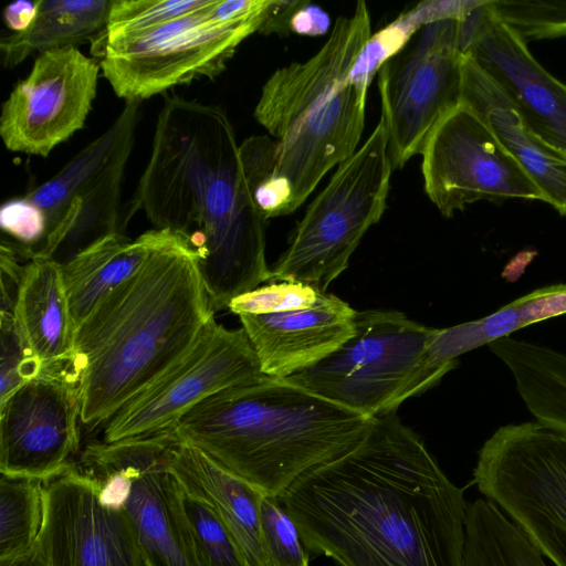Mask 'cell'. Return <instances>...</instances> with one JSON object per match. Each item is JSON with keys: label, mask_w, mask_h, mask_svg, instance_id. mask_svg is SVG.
Here are the masks:
<instances>
[{"label": "cell", "mask_w": 566, "mask_h": 566, "mask_svg": "<svg viewBox=\"0 0 566 566\" xmlns=\"http://www.w3.org/2000/svg\"><path fill=\"white\" fill-rule=\"evenodd\" d=\"M566 314V284L537 289L482 318L447 328H432L420 367L419 394L436 384L458 357L527 325Z\"/></svg>", "instance_id": "obj_22"}, {"label": "cell", "mask_w": 566, "mask_h": 566, "mask_svg": "<svg viewBox=\"0 0 566 566\" xmlns=\"http://www.w3.org/2000/svg\"><path fill=\"white\" fill-rule=\"evenodd\" d=\"M314 287L290 281H273L233 298L228 310L235 315L275 314L308 308L321 295Z\"/></svg>", "instance_id": "obj_34"}, {"label": "cell", "mask_w": 566, "mask_h": 566, "mask_svg": "<svg viewBox=\"0 0 566 566\" xmlns=\"http://www.w3.org/2000/svg\"><path fill=\"white\" fill-rule=\"evenodd\" d=\"M431 331L397 311L358 312L353 337L285 379L369 418L389 413L419 395Z\"/></svg>", "instance_id": "obj_9"}, {"label": "cell", "mask_w": 566, "mask_h": 566, "mask_svg": "<svg viewBox=\"0 0 566 566\" xmlns=\"http://www.w3.org/2000/svg\"><path fill=\"white\" fill-rule=\"evenodd\" d=\"M461 34L462 19L426 23L378 71L394 169L421 154L437 124L460 103Z\"/></svg>", "instance_id": "obj_12"}, {"label": "cell", "mask_w": 566, "mask_h": 566, "mask_svg": "<svg viewBox=\"0 0 566 566\" xmlns=\"http://www.w3.org/2000/svg\"><path fill=\"white\" fill-rule=\"evenodd\" d=\"M42 566H148L126 512L77 464L43 482Z\"/></svg>", "instance_id": "obj_15"}, {"label": "cell", "mask_w": 566, "mask_h": 566, "mask_svg": "<svg viewBox=\"0 0 566 566\" xmlns=\"http://www.w3.org/2000/svg\"><path fill=\"white\" fill-rule=\"evenodd\" d=\"M185 509L200 566H253L234 535L211 507L185 493Z\"/></svg>", "instance_id": "obj_30"}, {"label": "cell", "mask_w": 566, "mask_h": 566, "mask_svg": "<svg viewBox=\"0 0 566 566\" xmlns=\"http://www.w3.org/2000/svg\"><path fill=\"white\" fill-rule=\"evenodd\" d=\"M233 126L219 106L166 96L151 154L128 208L157 229L185 237L216 313L239 295L272 282L265 223L247 182Z\"/></svg>", "instance_id": "obj_2"}, {"label": "cell", "mask_w": 566, "mask_h": 566, "mask_svg": "<svg viewBox=\"0 0 566 566\" xmlns=\"http://www.w3.org/2000/svg\"><path fill=\"white\" fill-rule=\"evenodd\" d=\"M370 35L368 7L358 1L314 55L277 69L262 86L253 115L273 138L251 136L239 153L265 220L295 211L358 149L370 82L354 67Z\"/></svg>", "instance_id": "obj_3"}, {"label": "cell", "mask_w": 566, "mask_h": 566, "mask_svg": "<svg viewBox=\"0 0 566 566\" xmlns=\"http://www.w3.org/2000/svg\"><path fill=\"white\" fill-rule=\"evenodd\" d=\"M12 314L22 340L43 369L72 357L75 324L60 264L49 259L27 262Z\"/></svg>", "instance_id": "obj_23"}, {"label": "cell", "mask_w": 566, "mask_h": 566, "mask_svg": "<svg viewBox=\"0 0 566 566\" xmlns=\"http://www.w3.org/2000/svg\"><path fill=\"white\" fill-rule=\"evenodd\" d=\"M172 432L85 447L77 464L104 501L122 507L148 566H200L185 509V491L171 469Z\"/></svg>", "instance_id": "obj_7"}, {"label": "cell", "mask_w": 566, "mask_h": 566, "mask_svg": "<svg viewBox=\"0 0 566 566\" xmlns=\"http://www.w3.org/2000/svg\"><path fill=\"white\" fill-rule=\"evenodd\" d=\"M371 419L264 375L206 398L180 419L175 433L264 495L280 499L301 475L352 449Z\"/></svg>", "instance_id": "obj_5"}, {"label": "cell", "mask_w": 566, "mask_h": 566, "mask_svg": "<svg viewBox=\"0 0 566 566\" xmlns=\"http://www.w3.org/2000/svg\"><path fill=\"white\" fill-rule=\"evenodd\" d=\"M212 0H112L104 35L92 45L97 55L105 43L139 33L208 7Z\"/></svg>", "instance_id": "obj_29"}, {"label": "cell", "mask_w": 566, "mask_h": 566, "mask_svg": "<svg viewBox=\"0 0 566 566\" xmlns=\"http://www.w3.org/2000/svg\"><path fill=\"white\" fill-rule=\"evenodd\" d=\"M460 102L489 126L499 143L566 217V156L543 142L505 92L468 55L461 60Z\"/></svg>", "instance_id": "obj_20"}, {"label": "cell", "mask_w": 566, "mask_h": 566, "mask_svg": "<svg viewBox=\"0 0 566 566\" xmlns=\"http://www.w3.org/2000/svg\"><path fill=\"white\" fill-rule=\"evenodd\" d=\"M199 259L177 233L77 325L71 360L90 430L179 360L214 317Z\"/></svg>", "instance_id": "obj_4"}, {"label": "cell", "mask_w": 566, "mask_h": 566, "mask_svg": "<svg viewBox=\"0 0 566 566\" xmlns=\"http://www.w3.org/2000/svg\"><path fill=\"white\" fill-rule=\"evenodd\" d=\"M392 170L388 133L380 117L308 205L289 247L271 268L272 282H298L326 293L348 268L364 234L382 217Z\"/></svg>", "instance_id": "obj_6"}, {"label": "cell", "mask_w": 566, "mask_h": 566, "mask_svg": "<svg viewBox=\"0 0 566 566\" xmlns=\"http://www.w3.org/2000/svg\"><path fill=\"white\" fill-rule=\"evenodd\" d=\"M331 25L328 14L319 7L307 0H300L290 21V33L298 35H324Z\"/></svg>", "instance_id": "obj_36"}, {"label": "cell", "mask_w": 566, "mask_h": 566, "mask_svg": "<svg viewBox=\"0 0 566 566\" xmlns=\"http://www.w3.org/2000/svg\"><path fill=\"white\" fill-rule=\"evenodd\" d=\"M0 402L38 377L41 361L28 349L11 312H0Z\"/></svg>", "instance_id": "obj_35"}, {"label": "cell", "mask_w": 566, "mask_h": 566, "mask_svg": "<svg viewBox=\"0 0 566 566\" xmlns=\"http://www.w3.org/2000/svg\"><path fill=\"white\" fill-rule=\"evenodd\" d=\"M71 358L0 402V474L46 481L72 464L80 449L81 396Z\"/></svg>", "instance_id": "obj_16"}, {"label": "cell", "mask_w": 566, "mask_h": 566, "mask_svg": "<svg viewBox=\"0 0 566 566\" xmlns=\"http://www.w3.org/2000/svg\"><path fill=\"white\" fill-rule=\"evenodd\" d=\"M176 234L156 228L130 240L125 234L114 233L61 265L75 329L103 296L135 273L155 250Z\"/></svg>", "instance_id": "obj_24"}, {"label": "cell", "mask_w": 566, "mask_h": 566, "mask_svg": "<svg viewBox=\"0 0 566 566\" xmlns=\"http://www.w3.org/2000/svg\"><path fill=\"white\" fill-rule=\"evenodd\" d=\"M464 531L463 566H547L524 531L488 499L468 504Z\"/></svg>", "instance_id": "obj_27"}, {"label": "cell", "mask_w": 566, "mask_h": 566, "mask_svg": "<svg viewBox=\"0 0 566 566\" xmlns=\"http://www.w3.org/2000/svg\"><path fill=\"white\" fill-rule=\"evenodd\" d=\"M101 71L99 61L77 48L38 55L2 104L0 136L6 148L46 157L66 142L85 124Z\"/></svg>", "instance_id": "obj_17"}, {"label": "cell", "mask_w": 566, "mask_h": 566, "mask_svg": "<svg viewBox=\"0 0 566 566\" xmlns=\"http://www.w3.org/2000/svg\"><path fill=\"white\" fill-rule=\"evenodd\" d=\"M43 482L0 474V562L33 551L43 521Z\"/></svg>", "instance_id": "obj_28"}, {"label": "cell", "mask_w": 566, "mask_h": 566, "mask_svg": "<svg viewBox=\"0 0 566 566\" xmlns=\"http://www.w3.org/2000/svg\"><path fill=\"white\" fill-rule=\"evenodd\" d=\"M41 0H18L6 6L3 21L12 33L25 31L34 21Z\"/></svg>", "instance_id": "obj_38"}, {"label": "cell", "mask_w": 566, "mask_h": 566, "mask_svg": "<svg viewBox=\"0 0 566 566\" xmlns=\"http://www.w3.org/2000/svg\"><path fill=\"white\" fill-rule=\"evenodd\" d=\"M461 49L505 92L527 126L566 156V84L535 60L490 0L462 19Z\"/></svg>", "instance_id": "obj_18"}, {"label": "cell", "mask_w": 566, "mask_h": 566, "mask_svg": "<svg viewBox=\"0 0 566 566\" xmlns=\"http://www.w3.org/2000/svg\"><path fill=\"white\" fill-rule=\"evenodd\" d=\"M489 348L512 373L537 422L566 432V355L510 336L489 344Z\"/></svg>", "instance_id": "obj_26"}, {"label": "cell", "mask_w": 566, "mask_h": 566, "mask_svg": "<svg viewBox=\"0 0 566 566\" xmlns=\"http://www.w3.org/2000/svg\"><path fill=\"white\" fill-rule=\"evenodd\" d=\"M171 469L187 495L220 516L251 564L269 566L261 531L264 494L179 438L172 449Z\"/></svg>", "instance_id": "obj_21"}, {"label": "cell", "mask_w": 566, "mask_h": 566, "mask_svg": "<svg viewBox=\"0 0 566 566\" xmlns=\"http://www.w3.org/2000/svg\"><path fill=\"white\" fill-rule=\"evenodd\" d=\"M214 1L197 12L105 43L97 56L116 95L143 101L177 85L220 75L239 45L259 32L268 10L247 19L217 21L208 15Z\"/></svg>", "instance_id": "obj_11"}, {"label": "cell", "mask_w": 566, "mask_h": 566, "mask_svg": "<svg viewBox=\"0 0 566 566\" xmlns=\"http://www.w3.org/2000/svg\"><path fill=\"white\" fill-rule=\"evenodd\" d=\"M263 376L243 328L229 329L213 317L179 360L106 422L103 441L172 432L180 419L206 398Z\"/></svg>", "instance_id": "obj_13"}, {"label": "cell", "mask_w": 566, "mask_h": 566, "mask_svg": "<svg viewBox=\"0 0 566 566\" xmlns=\"http://www.w3.org/2000/svg\"><path fill=\"white\" fill-rule=\"evenodd\" d=\"M490 7L525 41L566 36V1L490 0Z\"/></svg>", "instance_id": "obj_32"}, {"label": "cell", "mask_w": 566, "mask_h": 566, "mask_svg": "<svg viewBox=\"0 0 566 566\" xmlns=\"http://www.w3.org/2000/svg\"><path fill=\"white\" fill-rule=\"evenodd\" d=\"M139 99L125 101L111 126L54 176L24 196L45 213V259L60 265L95 242L124 234L122 185L142 116Z\"/></svg>", "instance_id": "obj_10"}, {"label": "cell", "mask_w": 566, "mask_h": 566, "mask_svg": "<svg viewBox=\"0 0 566 566\" xmlns=\"http://www.w3.org/2000/svg\"><path fill=\"white\" fill-rule=\"evenodd\" d=\"M357 313L339 297L324 293L308 308L241 314L239 318L261 371L287 378L316 365L353 337Z\"/></svg>", "instance_id": "obj_19"}, {"label": "cell", "mask_w": 566, "mask_h": 566, "mask_svg": "<svg viewBox=\"0 0 566 566\" xmlns=\"http://www.w3.org/2000/svg\"><path fill=\"white\" fill-rule=\"evenodd\" d=\"M279 500L306 549L343 566H463V490L396 411Z\"/></svg>", "instance_id": "obj_1"}, {"label": "cell", "mask_w": 566, "mask_h": 566, "mask_svg": "<svg viewBox=\"0 0 566 566\" xmlns=\"http://www.w3.org/2000/svg\"><path fill=\"white\" fill-rule=\"evenodd\" d=\"M1 243L27 261L45 259L49 223L44 211L25 196L4 201L0 208Z\"/></svg>", "instance_id": "obj_31"}, {"label": "cell", "mask_w": 566, "mask_h": 566, "mask_svg": "<svg viewBox=\"0 0 566 566\" xmlns=\"http://www.w3.org/2000/svg\"><path fill=\"white\" fill-rule=\"evenodd\" d=\"M261 531L269 566H308L307 549L279 497L263 495Z\"/></svg>", "instance_id": "obj_33"}, {"label": "cell", "mask_w": 566, "mask_h": 566, "mask_svg": "<svg viewBox=\"0 0 566 566\" xmlns=\"http://www.w3.org/2000/svg\"><path fill=\"white\" fill-rule=\"evenodd\" d=\"M298 3L300 0H271L259 33H262L263 35L271 33L289 35L290 21Z\"/></svg>", "instance_id": "obj_37"}, {"label": "cell", "mask_w": 566, "mask_h": 566, "mask_svg": "<svg viewBox=\"0 0 566 566\" xmlns=\"http://www.w3.org/2000/svg\"><path fill=\"white\" fill-rule=\"evenodd\" d=\"M421 156L426 193L446 218L479 200L544 201L489 126L461 102L433 128Z\"/></svg>", "instance_id": "obj_14"}, {"label": "cell", "mask_w": 566, "mask_h": 566, "mask_svg": "<svg viewBox=\"0 0 566 566\" xmlns=\"http://www.w3.org/2000/svg\"><path fill=\"white\" fill-rule=\"evenodd\" d=\"M112 0H41L33 23L0 40L1 63L14 67L32 54L76 48L104 35Z\"/></svg>", "instance_id": "obj_25"}, {"label": "cell", "mask_w": 566, "mask_h": 566, "mask_svg": "<svg viewBox=\"0 0 566 566\" xmlns=\"http://www.w3.org/2000/svg\"><path fill=\"white\" fill-rule=\"evenodd\" d=\"M473 482L555 566H566V432L500 427L481 447Z\"/></svg>", "instance_id": "obj_8"}, {"label": "cell", "mask_w": 566, "mask_h": 566, "mask_svg": "<svg viewBox=\"0 0 566 566\" xmlns=\"http://www.w3.org/2000/svg\"><path fill=\"white\" fill-rule=\"evenodd\" d=\"M0 566H42V564L35 556L34 551H32L21 558L10 562H0Z\"/></svg>", "instance_id": "obj_39"}]
</instances>
